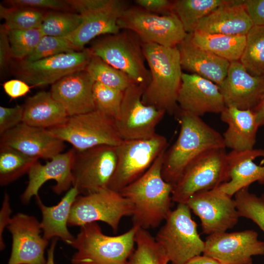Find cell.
<instances>
[{"label": "cell", "mask_w": 264, "mask_h": 264, "mask_svg": "<svg viewBox=\"0 0 264 264\" xmlns=\"http://www.w3.org/2000/svg\"><path fill=\"white\" fill-rule=\"evenodd\" d=\"M38 160L11 148L0 146V185H7L28 174Z\"/></svg>", "instance_id": "obj_32"}, {"label": "cell", "mask_w": 264, "mask_h": 264, "mask_svg": "<svg viewBox=\"0 0 264 264\" xmlns=\"http://www.w3.org/2000/svg\"><path fill=\"white\" fill-rule=\"evenodd\" d=\"M92 55L89 48H84L33 62L16 60L12 71L32 87L53 85L67 75L85 70Z\"/></svg>", "instance_id": "obj_14"}, {"label": "cell", "mask_w": 264, "mask_h": 264, "mask_svg": "<svg viewBox=\"0 0 264 264\" xmlns=\"http://www.w3.org/2000/svg\"><path fill=\"white\" fill-rule=\"evenodd\" d=\"M72 149V186L82 195L108 188L116 166V146L103 145L83 151Z\"/></svg>", "instance_id": "obj_13"}, {"label": "cell", "mask_w": 264, "mask_h": 264, "mask_svg": "<svg viewBox=\"0 0 264 264\" xmlns=\"http://www.w3.org/2000/svg\"><path fill=\"white\" fill-rule=\"evenodd\" d=\"M136 248L130 258L131 264H168L169 259L155 238L138 227L135 235Z\"/></svg>", "instance_id": "obj_34"}, {"label": "cell", "mask_w": 264, "mask_h": 264, "mask_svg": "<svg viewBox=\"0 0 264 264\" xmlns=\"http://www.w3.org/2000/svg\"><path fill=\"white\" fill-rule=\"evenodd\" d=\"M0 146L11 148L32 157L50 160L62 153L66 145L47 129L21 123L0 135Z\"/></svg>", "instance_id": "obj_20"}, {"label": "cell", "mask_w": 264, "mask_h": 264, "mask_svg": "<svg viewBox=\"0 0 264 264\" xmlns=\"http://www.w3.org/2000/svg\"><path fill=\"white\" fill-rule=\"evenodd\" d=\"M220 119L228 125L222 135L225 148L235 151L254 149L259 126L252 110L226 106L220 113Z\"/></svg>", "instance_id": "obj_27"}, {"label": "cell", "mask_w": 264, "mask_h": 264, "mask_svg": "<svg viewBox=\"0 0 264 264\" xmlns=\"http://www.w3.org/2000/svg\"><path fill=\"white\" fill-rule=\"evenodd\" d=\"M260 157H264V150L231 151L227 154L229 180L218 188L232 197L239 190L249 187L254 182L264 184V166L254 162Z\"/></svg>", "instance_id": "obj_26"}, {"label": "cell", "mask_w": 264, "mask_h": 264, "mask_svg": "<svg viewBox=\"0 0 264 264\" xmlns=\"http://www.w3.org/2000/svg\"><path fill=\"white\" fill-rule=\"evenodd\" d=\"M12 58L23 60L35 49L44 36L40 29L8 30Z\"/></svg>", "instance_id": "obj_40"}, {"label": "cell", "mask_w": 264, "mask_h": 264, "mask_svg": "<svg viewBox=\"0 0 264 264\" xmlns=\"http://www.w3.org/2000/svg\"><path fill=\"white\" fill-rule=\"evenodd\" d=\"M249 264H253V263H252Z\"/></svg>", "instance_id": "obj_52"}, {"label": "cell", "mask_w": 264, "mask_h": 264, "mask_svg": "<svg viewBox=\"0 0 264 264\" xmlns=\"http://www.w3.org/2000/svg\"><path fill=\"white\" fill-rule=\"evenodd\" d=\"M137 6L149 12L159 15L168 14L172 12L173 1L168 0H136Z\"/></svg>", "instance_id": "obj_44"}, {"label": "cell", "mask_w": 264, "mask_h": 264, "mask_svg": "<svg viewBox=\"0 0 264 264\" xmlns=\"http://www.w3.org/2000/svg\"><path fill=\"white\" fill-rule=\"evenodd\" d=\"M2 87L5 93L11 99H17L26 95L32 88L24 81L19 79L5 82Z\"/></svg>", "instance_id": "obj_47"}, {"label": "cell", "mask_w": 264, "mask_h": 264, "mask_svg": "<svg viewBox=\"0 0 264 264\" xmlns=\"http://www.w3.org/2000/svg\"><path fill=\"white\" fill-rule=\"evenodd\" d=\"M6 2L12 7H27L45 11L73 12L66 0H9Z\"/></svg>", "instance_id": "obj_42"}, {"label": "cell", "mask_w": 264, "mask_h": 264, "mask_svg": "<svg viewBox=\"0 0 264 264\" xmlns=\"http://www.w3.org/2000/svg\"><path fill=\"white\" fill-rule=\"evenodd\" d=\"M92 55L126 74L135 83L146 87L150 81L142 43L133 32L123 30L96 39L89 48Z\"/></svg>", "instance_id": "obj_5"}, {"label": "cell", "mask_w": 264, "mask_h": 264, "mask_svg": "<svg viewBox=\"0 0 264 264\" xmlns=\"http://www.w3.org/2000/svg\"><path fill=\"white\" fill-rule=\"evenodd\" d=\"M120 30L134 33L142 43L175 47L187 36L177 17L172 12L159 15L137 6L128 7L118 22Z\"/></svg>", "instance_id": "obj_12"}, {"label": "cell", "mask_w": 264, "mask_h": 264, "mask_svg": "<svg viewBox=\"0 0 264 264\" xmlns=\"http://www.w3.org/2000/svg\"><path fill=\"white\" fill-rule=\"evenodd\" d=\"M48 11L27 7L0 6V17L8 30L40 29Z\"/></svg>", "instance_id": "obj_35"}, {"label": "cell", "mask_w": 264, "mask_h": 264, "mask_svg": "<svg viewBox=\"0 0 264 264\" xmlns=\"http://www.w3.org/2000/svg\"><path fill=\"white\" fill-rule=\"evenodd\" d=\"M79 51L66 38L44 35L23 61L33 62L62 53Z\"/></svg>", "instance_id": "obj_41"}, {"label": "cell", "mask_w": 264, "mask_h": 264, "mask_svg": "<svg viewBox=\"0 0 264 264\" xmlns=\"http://www.w3.org/2000/svg\"><path fill=\"white\" fill-rule=\"evenodd\" d=\"M23 105L22 123L29 126L47 129L63 123L68 116L50 91H40L28 97Z\"/></svg>", "instance_id": "obj_29"}, {"label": "cell", "mask_w": 264, "mask_h": 264, "mask_svg": "<svg viewBox=\"0 0 264 264\" xmlns=\"http://www.w3.org/2000/svg\"><path fill=\"white\" fill-rule=\"evenodd\" d=\"M176 46L182 69L221 86L230 62L195 44L189 34Z\"/></svg>", "instance_id": "obj_24"}, {"label": "cell", "mask_w": 264, "mask_h": 264, "mask_svg": "<svg viewBox=\"0 0 264 264\" xmlns=\"http://www.w3.org/2000/svg\"><path fill=\"white\" fill-rule=\"evenodd\" d=\"M72 155L71 149L56 155L45 164L36 161L28 173V184L21 197L22 203L27 204L33 197H39L40 189L49 180L56 182L52 189L56 194L68 191L72 185Z\"/></svg>", "instance_id": "obj_22"}, {"label": "cell", "mask_w": 264, "mask_h": 264, "mask_svg": "<svg viewBox=\"0 0 264 264\" xmlns=\"http://www.w3.org/2000/svg\"><path fill=\"white\" fill-rule=\"evenodd\" d=\"M220 87L226 107L252 110L264 97V76L253 75L239 61L232 62Z\"/></svg>", "instance_id": "obj_21"}, {"label": "cell", "mask_w": 264, "mask_h": 264, "mask_svg": "<svg viewBox=\"0 0 264 264\" xmlns=\"http://www.w3.org/2000/svg\"><path fill=\"white\" fill-rule=\"evenodd\" d=\"M58 238H55L52 239V242L49 248L47 251V258L45 264H55L54 262V251Z\"/></svg>", "instance_id": "obj_51"}, {"label": "cell", "mask_w": 264, "mask_h": 264, "mask_svg": "<svg viewBox=\"0 0 264 264\" xmlns=\"http://www.w3.org/2000/svg\"><path fill=\"white\" fill-rule=\"evenodd\" d=\"M11 213L9 197L6 193H5L0 210V248L1 250H3L5 246L3 239V234L5 228L7 227L11 219L10 218Z\"/></svg>", "instance_id": "obj_48"}, {"label": "cell", "mask_w": 264, "mask_h": 264, "mask_svg": "<svg viewBox=\"0 0 264 264\" xmlns=\"http://www.w3.org/2000/svg\"><path fill=\"white\" fill-rule=\"evenodd\" d=\"M142 48L150 73V81L144 89L143 102L176 115L183 72L177 46L165 47L155 44L142 43Z\"/></svg>", "instance_id": "obj_3"}, {"label": "cell", "mask_w": 264, "mask_h": 264, "mask_svg": "<svg viewBox=\"0 0 264 264\" xmlns=\"http://www.w3.org/2000/svg\"><path fill=\"white\" fill-rule=\"evenodd\" d=\"M252 110L256 115L259 126H264V97Z\"/></svg>", "instance_id": "obj_50"}, {"label": "cell", "mask_w": 264, "mask_h": 264, "mask_svg": "<svg viewBox=\"0 0 264 264\" xmlns=\"http://www.w3.org/2000/svg\"><path fill=\"white\" fill-rule=\"evenodd\" d=\"M94 83L86 69L80 70L52 85L50 92L68 116L83 114L96 110L93 92Z\"/></svg>", "instance_id": "obj_23"}, {"label": "cell", "mask_w": 264, "mask_h": 264, "mask_svg": "<svg viewBox=\"0 0 264 264\" xmlns=\"http://www.w3.org/2000/svg\"><path fill=\"white\" fill-rule=\"evenodd\" d=\"M166 151L143 175L119 192L132 204L133 226L145 229L156 228L172 211L173 186L163 179L161 172Z\"/></svg>", "instance_id": "obj_1"}, {"label": "cell", "mask_w": 264, "mask_h": 264, "mask_svg": "<svg viewBox=\"0 0 264 264\" xmlns=\"http://www.w3.org/2000/svg\"><path fill=\"white\" fill-rule=\"evenodd\" d=\"M133 206L119 192L108 188L86 194L78 195L71 206L68 226H82L101 221L109 225L114 233L121 220L132 216Z\"/></svg>", "instance_id": "obj_11"}, {"label": "cell", "mask_w": 264, "mask_h": 264, "mask_svg": "<svg viewBox=\"0 0 264 264\" xmlns=\"http://www.w3.org/2000/svg\"><path fill=\"white\" fill-rule=\"evenodd\" d=\"M230 0H176L173 1L172 11L181 22L187 34L194 32L199 22Z\"/></svg>", "instance_id": "obj_31"}, {"label": "cell", "mask_w": 264, "mask_h": 264, "mask_svg": "<svg viewBox=\"0 0 264 264\" xmlns=\"http://www.w3.org/2000/svg\"><path fill=\"white\" fill-rule=\"evenodd\" d=\"M177 103L179 109L200 117L220 113L226 107L219 86L194 73H183Z\"/></svg>", "instance_id": "obj_19"}, {"label": "cell", "mask_w": 264, "mask_h": 264, "mask_svg": "<svg viewBox=\"0 0 264 264\" xmlns=\"http://www.w3.org/2000/svg\"><path fill=\"white\" fill-rule=\"evenodd\" d=\"M23 110L24 105L0 107V135L22 123Z\"/></svg>", "instance_id": "obj_43"}, {"label": "cell", "mask_w": 264, "mask_h": 264, "mask_svg": "<svg viewBox=\"0 0 264 264\" xmlns=\"http://www.w3.org/2000/svg\"><path fill=\"white\" fill-rule=\"evenodd\" d=\"M184 264H221L216 260L206 256L200 255L193 257Z\"/></svg>", "instance_id": "obj_49"}, {"label": "cell", "mask_w": 264, "mask_h": 264, "mask_svg": "<svg viewBox=\"0 0 264 264\" xmlns=\"http://www.w3.org/2000/svg\"><path fill=\"white\" fill-rule=\"evenodd\" d=\"M189 35L195 44L230 63L240 61L246 42V35H226L197 31Z\"/></svg>", "instance_id": "obj_30"}, {"label": "cell", "mask_w": 264, "mask_h": 264, "mask_svg": "<svg viewBox=\"0 0 264 264\" xmlns=\"http://www.w3.org/2000/svg\"><path fill=\"white\" fill-rule=\"evenodd\" d=\"M239 61L251 74L264 76V26H253L246 35Z\"/></svg>", "instance_id": "obj_33"}, {"label": "cell", "mask_w": 264, "mask_h": 264, "mask_svg": "<svg viewBox=\"0 0 264 264\" xmlns=\"http://www.w3.org/2000/svg\"><path fill=\"white\" fill-rule=\"evenodd\" d=\"M12 58L8 29L4 24L0 27V69L3 72L7 68Z\"/></svg>", "instance_id": "obj_46"}, {"label": "cell", "mask_w": 264, "mask_h": 264, "mask_svg": "<svg viewBox=\"0 0 264 264\" xmlns=\"http://www.w3.org/2000/svg\"><path fill=\"white\" fill-rule=\"evenodd\" d=\"M253 24L243 0H230L211 12L198 23L195 31L226 35H246Z\"/></svg>", "instance_id": "obj_25"}, {"label": "cell", "mask_w": 264, "mask_h": 264, "mask_svg": "<svg viewBox=\"0 0 264 264\" xmlns=\"http://www.w3.org/2000/svg\"><path fill=\"white\" fill-rule=\"evenodd\" d=\"M186 204L199 218L202 233L208 235L232 228L240 218L234 199L218 187L195 194Z\"/></svg>", "instance_id": "obj_16"}, {"label": "cell", "mask_w": 264, "mask_h": 264, "mask_svg": "<svg viewBox=\"0 0 264 264\" xmlns=\"http://www.w3.org/2000/svg\"><path fill=\"white\" fill-rule=\"evenodd\" d=\"M137 228L132 226L121 235L110 236L103 233L97 222L81 226L70 245L76 250L71 264H131Z\"/></svg>", "instance_id": "obj_4"}, {"label": "cell", "mask_w": 264, "mask_h": 264, "mask_svg": "<svg viewBox=\"0 0 264 264\" xmlns=\"http://www.w3.org/2000/svg\"><path fill=\"white\" fill-rule=\"evenodd\" d=\"M243 4L253 26H264V0H244Z\"/></svg>", "instance_id": "obj_45"}, {"label": "cell", "mask_w": 264, "mask_h": 264, "mask_svg": "<svg viewBox=\"0 0 264 264\" xmlns=\"http://www.w3.org/2000/svg\"><path fill=\"white\" fill-rule=\"evenodd\" d=\"M229 180L227 153L225 148L207 150L185 168L173 186L172 201L186 203L195 194L215 189Z\"/></svg>", "instance_id": "obj_7"}, {"label": "cell", "mask_w": 264, "mask_h": 264, "mask_svg": "<svg viewBox=\"0 0 264 264\" xmlns=\"http://www.w3.org/2000/svg\"><path fill=\"white\" fill-rule=\"evenodd\" d=\"M82 22V17L76 12L48 11L40 29L44 35L66 37Z\"/></svg>", "instance_id": "obj_37"}, {"label": "cell", "mask_w": 264, "mask_h": 264, "mask_svg": "<svg viewBox=\"0 0 264 264\" xmlns=\"http://www.w3.org/2000/svg\"><path fill=\"white\" fill-rule=\"evenodd\" d=\"M204 243L203 255L221 264H249L253 256L264 255V242L253 230L213 234Z\"/></svg>", "instance_id": "obj_17"}, {"label": "cell", "mask_w": 264, "mask_h": 264, "mask_svg": "<svg viewBox=\"0 0 264 264\" xmlns=\"http://www.w3.org/2000/svg\"><path fill=\"white\" fill-rule=\"evenodd\" d=\"M73 12L79 14L82 22L73 33L66 37L77 49L96 37L115 34L121 30L118 22L129 7L122 0H66Z\"/></svg>", "instance_id": "obj_9"}, {"label": "cell", "mask_w": 264, "mask_h": 264, "mask_svg": "<svg viewBox=\"0 0 264 264\" xmlns=\"http://www.w3.org/2000/svg\"><path fill=\"white\" fill-rule=\"evenodd\" d=\"M168 145L167 138L157 133L148 139L123 140L116 146V166L108 188L119 192L143 175Z\"/></svg>", "instance_id": "obj_10"}, {"label": "cell", "mask_w": 264, "mask_h": 264, "mask_svg": "<svg viewBox=\"0 0 264 264\" xmlns=\"http://www.w3.org/2000/svg\"><path fill=\"white\" fill-rule=\"evenodd\" d=\"M180 131L175 143L167 149L162 168L163 179L173 186L187 166L202 153L225 148L222 135L200 117L179 110L176 114Z\"/></svg>", "instance_id": "obj_2"}, {"label": "cell", "mask_w": 264, "mask_h": 264, "mask_svg": "<svg viewBox=\"0 0 264 264\" xmlns=\"http://www.w3.org/2000/svg\"><path fill=\"white\" fill-rule=\"evenodd\" d=\"M93 92L96 110L116 119L120 113L124 91L94 82Z\"/></svg>", "instance_id": "obj_39"}, {"label": "cell", "mask_w": 264, "mask_h": 264, "mask_svg": "<svg viewBox=\"0 0 264 264\" xmlns=\"http://www.w3.org/2000/svg\"><path fill=\"white\" fill-rule=\"evenodd\" d=\"M145 88L144 86L134 83L124 91L120 113L114 120L123 140L152 137L156 134V127L166 113L143 102Z\"/></svg>", "instance_id": "obj_15"}, {"label": "cell", "mask_w": 264, "mask_h": 264, "mask_svg": "<svg viewBox=\"0 0 264 264\" xmlns=\"http://www.w3.org/2000/svg\"><path fill=\"white\" fill-rule=\"evenodd\" d=\"M191 212L186 203H178L155 237L171 264H184L203 254L204 241L198 232L197 224Z\"/></svg>", "instance_id": "obj_6"}, {"label": "cell", "mask_w": 264, "mask_h": 264, "mask_svg": "<svg viewBox=\"0 0 264 264\" xmlns=\"http://www.w3.org/2000/svg\"><path fill=\"white\" fill-rule=\"evenodd\" d=\"M246 187L234 195L240 217L251 220L264 233V193L260 196L250 193Z\"/></svg>", "instance_id": "obj_38"}, {"label": "cell", "mask_w": 264, "mask_h": 264, "mask_svg": "<svg viewBox=\"0 0 264 264\" xmlns=\"http://www.w3.org/2000/svg\"><path fill=\"white\" fill-rule=\"evenodd\" d=\"M47 129L79 151L103 145L117 146L123 141L114 120L97 110L68 116L63 123Z\"/></svg>", "instance_id": "obj_8"}, {"label": "cell", "mask_w": 264, "mask_h": 264, "mask_svg": "<svg viewBox=\"0 0 264 264\" xmlns=\"http://www.w3.org/2000/svg\"><path fill=\"white\" fill-rule=\"evenodd\" d=\"M86 70L94 82L123 91L134 83L126 74L93 55Z\"/></svg>", "instance_id": "obj_36"}, {"label": "cell", "mask_w": 264, "mask_h": 264, "mask_svg": "<svg viewBox=\"0 0 264 264\" xmlns=\"http://www.w3.org/2000/svg\"><path fill=\"white\" fill-rule=\"evenodd\" d=\"M79 194L77 188L72 186L57 204L52 206L44 205L39 196L36 198L42 213L41 224L44 239L49 241L57 238L72 244L75 237L68 231V220L72 204Z\"/></svg>", "instance_id": "obj_28"}, {"label": "cell", "mask_w": 264, "mask_h": 264, "mask_svg": "<svg viewBox=\"0 0 264 264\" xmlns=\"http://www.w3.org/2000/svg\"><path fill=\"white\" fill-rule=\"evenodd\" d=\"M12 237L7 264H45L44 251L49 241L40 234L41 222L35 217L19 213L7 227Z\"/></svg>", "instance_id": "obj_18"}]
</instances>
